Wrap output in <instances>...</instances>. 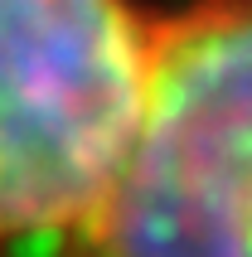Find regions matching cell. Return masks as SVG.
<instances>
[{
  "label": "cell",
  "mask_w": 252,
  "mask_h": 257,
  "mask_svg": "<svg viewBox=\"0 0 252 257\" xmlns=\"http://www.w3.org/2000/svg\"><path fill=\"white\" fill-rule=\"evenodd\" d=\"M58 257H252V0L155 15L141 87Z\"/></svg>",
  "instance_id": "1"
},
{
  "label": "cell",
  "mask_w": 252,
  "mask_h": 257,
  "mask_svg": "<svg viewBox=\"0 0 252 257\" xmlns=\"http://www.w3.org/2000/svg\"><path fill=\"white\" fill-rule=\"evenodd\" d=\"M151 25L141 0H0V257L58 243L92 199Z\"/></svg>",
  "instance_id": "2"
}]
</instances>
